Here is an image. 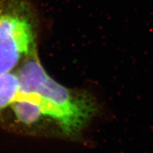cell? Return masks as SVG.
<instances>
[{"label":"cell","mask_w":153,"mask_h":153,"mask_svg":"<svg viewBox=\"0 0 153 153\" xmlns=\"http://www.w3.org/2000/svg\"><path fill=\"white\" fill-rule=\"evenodd\" d=\"M20 88L17 72L10 71L0 75V114L17 100Z\"/></svg>","instance_id":"obj_4"},{"label":"cell","mask_w":153,"mask_h":153,"mask_svg":"<svg viewBox=\"0 0 153 153\" xmlns=\"http://www.w3.org/2000/svg\"><path fill=\"white\" fill-rule=\"evenodd\" d=\"M16 72L20 93L39 104L64 137L78 138L98 112V102L90 93L66 88L51 77L36 51L23 61Z\"/></svg>","instance_id":"obj_1"},{"label":"cell","mask_w":153,"mask_h":153,"mask_svg":"<svg viewBox=\"0 0 153 153\" xmlns=\"http://www.w3.org/2000/svg\"><path fill=\"white\" fill-rule=\"evenodd\" d=\"M40 26L30 0H0V75L13 71L36 51Z\"/></svg>","instance_id":"obj_2"},{"label":"cell","mask_w":153,"mask_h":153,"mask_svg":"<svg viewBox=\"0 0 153 153\" xmlns=\"http://www.w3.org/2000/svg\"><path fill=\"white\" fill-rule=\"evenodd\" d=\"M10 107L12 110L16 121L26 126H36L44 122L45 120L53 123L57 126L53 121L44 114L39 104L20 93L17 100ZM58 128L59 129V127Z\"/></svg>","instance_id":"obj_3"}]
</instances>
